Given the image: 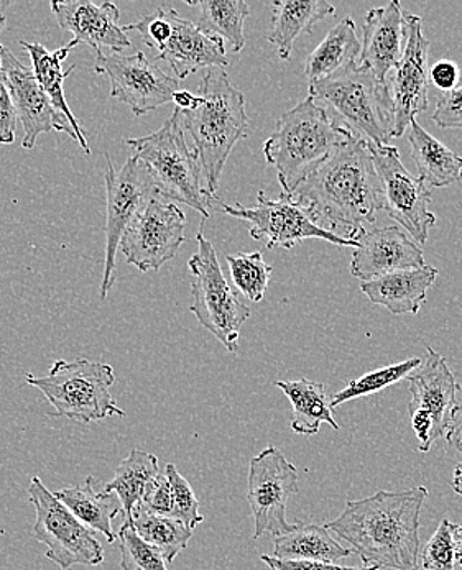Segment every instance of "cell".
Segmentation results:
<instances>
[{
  "label": "cell",
  "mask_w": 462,
  "mask_h": 570,
  "mask_svg": "<svg viewBox=\"0 0 462 570\" xmlns=\"http://www.w3.org/2000/svg\"><path fill=\"white\" fill-rule=\"evenodd\" d=\"M292 196L324 230L354 242L384 210L374 158L358 137L341 145Z\"/></svg>",
  "instance_id": "obj_1"
},
{
  "label": "cell",
  "mask_w": 462,
  "mask_h": 570,
  "mask_svg": "<svg viewBox=\"0 0 462 570\" xmlns=\"http://www.w3.org/2000/svg\"><path fill=\"white\" fill-rule=\"evenodd\" d=\"M426 499L425 487H415L350 500L326 528L350 542L364 568L420 570V517Z\"/></svg>",
  "instance_id": "obj_2"
},
{
  "label": "cell",
  "mask_w": 462,
  "mask_h": 570,
  "mask_svg": "<svg viewBox=\"0 0 462 570\" xmlns=\"http://www.w3.org/2000/svg\"><path fill=\"white\" fill-rule=\"evenodd\" d=\"M178 110V109H175ZM183 130L195 141L206 189L216 196L224 167L237 141L249 134L246 98L223 68H209L189 109L178 110Z\"/></svg>",
  "instance_id": "obj_3"
},
{
  "label": "cell",
  "mask_w": 462,
  "mask_h": 570,
  "mask_svg": "<svg viewBox=\"0 0 462 570\" xmlns=\"http://www.w3.org/2000/svg\"><path fill=\"white\" fill-rule=\"evenodd\" d=\"M354 137L308 96L277 120L274 134L264 144L265 160L277 169L285 195H293L341 145Z\"/></svg>",
  "instance_id": "obj_4"
},
{
  "label": "cell",
  "mask_w": 462,
  "mask_h": 570,
  "mask_svg": "<svg viewBox=\"0 0 462 570\" xmlns=\"http://www.w3.org/2000/svg\"><path fill=\"white\" fill-rule=\"evenodd\" d=\"M309 98L340 117V126L365 141L389 145L393 138L391 86L362 65L309 82Z\"/></svg>",
  "instance_id": "obj_5"
},
{
  "label": "cell",
  "mask_w": 462,
  "mask_h": 570,
  "mask_svg": "<svg viewBox=\"0 0 462 570\" xmlns=\"http://www.w3.org/2000/svg\"><path fill=\"white\" fill-rule=\"evenodd\" d=\"M126 144L136 151L134 157L142 164L155 191L170 202L193 207L201 214L203 219L212 216L216 196L206 189L201 165L186 144L178 110L157 132L129 138Z\"/></svg>",
  "instance_id": "obj_6"
},
{
  "label": "cell",
  "mask_w": 462,
  "mask_h": 570,
  "mask_svg": "<svg viewBox=\"0 0 462 570\" xmlns=\"http://www.w3.org/2000/svg\"><path fill=\"white\" fill-rule=\"evenodd\" d=\"M116 382L109 364L88 358L57 361L45 376L27 375V383L43 393L53 406L51 416L89 424L107 417H126L110 389Z\"/></svg>",
  "instance_id": "obj_7"
},
{
  "label": "cell",
  "mask_w": 462,
  "mask_h": 570,
  "mask_svg": "<svg viewBox=\"0 0 462 570\" xmlns=\"http://www.w3.org/2000/svg\"><path fill=\"white\" fill-rule=\"evenodd\" d=\"M198 252L189 258L191 272V313L230 354L239 351L240 327L252 311L237 295L223 275L212 242L199 230L196 235Z\"/></svg>",
  "instance_id": "obj_8"
},
{
  "label": "cell",
  "mask_w": 462,
  "mask_h": 570,
  "mask_svg": "<svg viewBox=\"0 0 462 570\" xmlns=\"http://www.w3.org/2000/svg\"><path fill=\"white\" fill-rule=\"evenodd\" d=\"M27 493L36 508L33 539L47 548L48 561L61 570L105 562V549L95 533L45 487L40 476H33Z\"/></svg>",
  "instance_id": "obj_9"
},
{
  "label": "cell",
  "mask_w": 462,
  "mask_h": 570,
  "mask_svg": "<svg viewBox=\"0 0 462 570\" xmlns=\"http://www.w3.org/2000/svg\"><path fill=\"white\" fill-rule=\"evenodd\" d=\"M186 216L181 207L158 191L151 193L120 238L127 264L140 272H157L177 257L185 244Z\"/></svg>",
  "instance_id": "obj_10"
},
{
  "label": "cell",
  "mask_w": 462,
  "mask_h": 570,
  "mask_svg": "<svg viewBox=\"0 0 462 570\" xmlns=\"http://www.w3.org/2000/svg\"><path fill=\"white\" fill-rule=\"evenodd\" d=\"M223 213L250 223V237L265 242V247L271 250L277 247L292 250L306 238H321L340 247L357 248V242L347 240L320 227L308 209L285 193H282L281 198L271 199L264 191H258L255 206L223 204Z\"/></svg>",
  "instance_id": "obj_11"
},
{
  "label": "cell",
  "mask_w": 462,
  "mask_h": 570,
  "mask_svg": "<svg viewBox=\"0 0 462 570\" xmlns=\"http://www.w3.org/2000/svg\"><path fill=\"white\" fill-rule=\"evenodd\" d=\"M426 354L422 367L409 376L410 420L422 452L430 451L434 441L446 436L462 390L446 358L431 347H426Z\"/></svg>",
  "instance_id": "obj_12"
},
{
  "label": "cell",
  "mask_w": 462,
  "mask_h": 570,
  "mask_svg": "<svg viewBox=\"0 0 462 570\" xmlns=\"http://www.w3.org/2000/svg\"><path fill=\"white\" fill-rule=\"evenodd\" d=\"M367 147L381 179L384 210L405 227L416 244H426L431 227L436 224V216L430 210L433 193L422 179L403 167L395 147L372 141H367Z\"/></svg>",
  "instance_id": "obj_13"
},
{
  "label": "cell",
  "mask_w": 462,
  "mask_h": 570,
  "mask_svg": "<svg viewBox=\"0 0 462 570\" xmlns=\"http://www.w3.org/2000/svg\"><path fill=\"white\" fill-rule=\"evenodd\" d=\"M298 493V470L278 448L264 449L250 459L247 502L254 517V539L282 537L295 524L286 521V504Z\"/></svg>",
  "instance_id": "obj_14"
},
{
  "label": "cell",
  "mask_w": 462,
  "mask_h": 570,
  "mask_svg": "<svg viewBox=\"0 0 462 570\" xmlns=\"http://www.w3.org/2000/svg\"><path fill=\"white\" fill-rule=\"evenodd\" d=\"M106 255L99 296L106 299L112 288L116 272L117 248L120 238L129 227L148 196L155 191L147 171L136 157H130L120 169L114 168L112 160L106 155Z\"/></svg>",
  "instance_id": "obj_15"
},
{
  "label": "cell",
  "mask_w": 462,
  "mask_h": 570,
  "mask_svg": "<svg viewBox=\"0 0 462 570\" xmlns=\"http://www.w3.org/2000/svg\"><path fill=\"white\" fill-rule=\"evenodd\" d=\"M96 72H105L110 81V96L127 104L137 117L157 110L174 101L179 89L178 79L171 78L150 61L142 51L136 55H98Z\"/></svg>",
  "instance_id": "obj_16"
},
{
  "label": "cell",
  "mask_w": 462,
  "mask_h": 570,
  "mask_svg": "<svg viewBox=\"0 0 462 570\" xmlns=\"http://www.w3.org/2000/svg\"><path fill=\"white\" fill-rule=\"evenodd\" d=\"M403 33H405V47H403L402 60L395 67L391 89L393 112H395L393 137H402L415 117L425 112L430 106V98H427L430 40L423 33V20L415 13H403Z\"/></svg>",
  "instance_id": "obj_17"
},
{
  "label": "cell",
  "mask_w": 462,
  "mask_h": 570,
  "mask_svg": "<svg viewBox=\"0 0 462 570\" xmlns=\"http://www.w3.org/2000/svg\"><path fill=\"white\" fill-rule=\"evenodd\" d=\"M0 65L6 75L9 86L10 98L16 107L17 119L22 120L23 140L22 147L32 150L36 147L38 135L58 130L70 135L72 140L78 141L79 148L86 155H91L88 138L81 137L75 129L55 112L47 95L40 88L32 69L23 67L9 48L0 45Z\"/></svg>",
  "instance_id": "obj_18"
},
{
  "label": "cell",
  "mask_w": 462,
  "mask_h": 570,
  "mask_svg": "<svg viewBox=\"0 0 462 570\" xmlns=\"http://www.w3.org/2000/svg\"><path fill=\"white\" fill-rule=\"evenodd\" d=\"M51 13L65 32L72 33L76 43H86L96 55L120 53L132 47L122 27L116 3L89 0H53Z\"/></svg>",
  "instance_id": "obj_19"
},
{
  "label": "cell",
  "mask_w": 462,
  "mask_h": 570,
  "mask_svg": "<svg viewBox=\"0 0 462 570\" xmlns=\"http://www.w3.org/2000/svg\"><path fill=\"white\" fill-rule=\"evenodd\" d=\"M425 265L422 247L396 226L365 230L357 238L351 273L361 282Z\"/></svg>",
  "instance_id": "obj_20"
},
{
  "label": "cell",
  "mask_w": 462,
  "mask_h": 570,
  "mask_svg": "<svg viewBox=\"0 0 462 570\" xmlns=\"http://www.w3.org/2000/svg\"><path fill=\"white\" fill-rule=\"evenodd\" d=\"M157 61H167L175 79L183 81L201 68H223L229 65L224 40L209 37L191 20L183 19L171 10V32L158 50Z\"/></svg>",
  "instance_id": "obj_21"
},
{
  "label": "cell",
  "mask_w": 462,
  "mask_h": 570,
  "mask_svg": "<svg viewBox=\"0 0 462 570\" xmlns=\"http://www.w3.org/2000/svg\"><path fill=\"white\" fill-rule=\"evenodd\" d=\"M403 9L399 0L371 9L364 19L358 65L371 69L379 79L387 81V75L402 60L405 47Z\"/></svg>",
  "instance_id": "obj_22"
},
{
  "label": "cell",
  "mask_w": 462,
  "mask_h": 570,
  "mask_svg": "<svg viewBox=\"0 0 462 570\" xmlns=\"http://www.w3.org/2000/svg\"><path fill=\"white\" fill-rule=\"evenodd\" d=\"M438 269L431 265L400 269L389 275L361 282V292L368 302L387 307L395 316L419 314L426 302L427 289L436 282Z\"/></svg>",
  "instance_id": "obj_23"
},
{
  "label": "cell",
  "mask_w": 462,
  "mask_h": 570,
  "mask_svg": "<svg viewBox=\"0 0 462 570\" xmlns=\"http://www.w3.org/2000/svg\"><path fill=\"white\" fill-rule=\"evenodd\" d=\"M58 500L91 531L105 534L107 542L117 541L112 521L122 513V504L116 493L106 492L105 483L89 475L85 482L55 493Z\"/></svg>",
  "instance_id": "obj_24"
},
{
  "label": "cell",
  "mask_w": 462,
  "mask_h": 570,
  "mask_svg": "<svg viewBox=\"0 0 462 570\" xmlns=\"http://www.w3.org/2000/svg\"><path fill=\"white\" fill-rule=\"evenodd\" d=\"M272 32L268 41L277 48L281 60L292 58L293 45L303 33H312L313 27L336 9L326 0H275L272 3Z\"/></svg>",
  "instance_id": "obj_25"
},
{
  "label": "cell",
  "mask_w": 462,
  "mask_h": 570,
  "mask_svg": "<svg viewBox=\"0 0 462 570\" xmlns=\"http://www.w3.org/2000/svg\"><path fill=\"white\" fill-rule=\"evenodd\" d=\"M409 141L419 178L427 188H446L462 181V157L427 134L416 120L410 124Z\"/></svg>",
  "instance_id": "obj_26"
},
{
  "label": "cell",
  "mask_w": 462,
  "mask_h": 570,
  "mask_svg": "<svg viewBox=\"0 0 462 570\" xmlns=\"http://www.w3.org/2000/svg\"><path fill=\"white\" fill-rule=\"evenodd\" d=\"M76 45L78 43L71 40L67 47L50 51L41 43H29V41L20 40V47L26 48L27 53L32 58L33 76H36L38 85L47 95L55 112L63 117L81 137H86L85 130L81 129L75 114L71 112L70 106H68L63 88L65 79L76 69V67H71L68 71H63V61L67 60L68 55H70Z\"/></svg>",
  "instance_id": "obj_27"
},
{
  "label": "cell",
  "mask_w": 462,
  "mask_h": 570,
  "mask_svg": "<svg viewBox=\"0 0 462 570\" xmlns=\"http://www.w3.org/2000/svg\"><path fill=\"white\" fill-rule=\"evenodd\" d=\"M362 43L357 27L351 17L337 22L324 40L306 58L305 76L309 82L320 81L334 72L353 67L361 58Z\"/></svg>",
  "instance_id": "obj_28"
},
{
  "label": "cell",
  "mask_w": 462,
  "mask_h": 570,
  "mask_svg": "<svg viewBox=\"0 0 462 570\" xmlns=\"http://www.w3.org/2000/svg\"><path fill=\"white\" fill-rule=\"evenodd\" d=\"M275 386L281 389L292 403V430L296 434L315 436L323 423L340 431V423L334 420L331 396L327 395L323 383L303 379L296 382H275Z\"/></svg>",
  "instance_id": "obj_29"
},
{
  "label": "cell",
  "mask_w": 462,
  "mask_h": 570,
  "mask_svg": "<svg viewBox=\"0 0 462 570\" xmlns=\"http://www.w3.org/2000/svg\"><path fill=\"white\" fill-rule=\"evenodd\" d=\"M323 524L296 523L292 531L274 538V558L288 561L336 562L353 556Z\"/></svg>",
  "instance_id": "obj_30"
},
{
  "label": "cell",
  "mask_w": 462,
  "mask_h": 570,
  "mask_svg": "<svg viewBox=\"0 0 462 570\" xmlns=\"http://www.w3.org/2000/svg\"><path fill=\"white\" fill-rule=\"evenodd\" d=\"M158 459L150 452L132 449L120 462L114 479L105 483L106 492L116 493L122 504L124 521L132 520L134 511L142 502L145 489L158 475Z\"/></svg>",
  "instance_id": "obj_31"
},
{
  "label": "cell",
  "mask_w": 462,
  "mask_h": 570,
  "mask_svg": "<svg viewBox=\"0 0 462 570\" xmlns=\"http://www.w3.org/2000/svg\"><path fill=\"white\" fill-rule=\"evenodd\" d=\"M199 9V17L196 26L201 32L209 37H217L227 40L233 45L234 53H240L246 47V35L244 23L250 16V7L243 0H201V2H189Z\"/></svg>",
  "instance_id": "obj_32"
},
{
  "label": "cell",
  "mask_w": 462,
  "mask_h": 570,
  "mask_svg": "<svg viewBox=\"0 0 462 570\" xmlns=\"http://www.w3.org/2000/svg\"><path fill=\"white\" fill-rule=\"evenodd\" d=\"M130 523L147 544L154 546L160 552L167 564H171L179 552L188 548L195 534V531L189 530L175 518L151 513L142 504L134 511Z\"/></svg>",
  "instance_id": "obj_33"
},
{
  "label": "cell",
  "mask_w": 462,
  "mask_h": 570,
  "mask_svg": "<svg viewBox=\"0 0 462 570\" xmlns=\"http://www.w3.org/2000/svg\"><path fill=\"white\" fill-rule=\"evenodd\" d=\"M423 358L413 357L400 364L389 365V367L375 370L357 380H351L346 389L331 395V406L336 407L340 404L351 402V400L362 399V396L374 395L389 386L395 385L400 380L409 376L422 367Z\"/></svg>",
  "instance_id": "obj_34"
},
{
  "label": "cell",
  "mask_w": 462,
  "mask_h": 570,
  "mask_svg": "<svg viewBox=\"0 0 462 570\" xmlns=\"http://www.w3.org/2000/svg\"><path fill=\"white\" fill-rule=\"evenodd\" d=\"M226 261L237 292L252 303H261L272 275V267L265 264L261 252L229 254Z\"/></svg>",
  "instance_id": "obj_35"
},
{
  "label": "cell",
  "mask_w": 462,
  "mask_h": 570,
  "mask_svg": "<svg viewBox=\"0 0 462 570\" xmlns=\"http://www.w3.org/2000/svg\"><path fill=\"white\" fill-rule=\"evenodd\" d=\"M117 541L122 570H168L167 562L154 546L147 544L134 530L130 521H122Z\"/></svg>",
  "instance_id": "obj_36"
},
{
  "label": "cell",
  "mask_w": 462,
  "mask_h": 570,
  "mask_svg": "<svg viewBox=\"0 0 462 570\" xmlns=\"http://www.w3.org/2000/svg\"><path fill=\"white\" fill-rule=\"evenodd\" d=\"M164 472L167 473L168 480H170L171 497H174L171 518L195 531V528L205 521V517L199 513V502L195 492H193V487L189 485L188 480L178 472L174 464L165 465Z\"/></svg>",
  "instance_id": "obj_37"
},
{
  "label": "cell",
  "mask_w": 462,
  "mask_h": 570,
  "mask_svg": "<svg viewBox=\"0 0 462 570\" xmlns=\"http://www.w3.org/2000/svg\"><path fill=\"white\" fill-rule=\"evenodd\" d=\"M453 524L448 518L441 521L436 533L426 542L422 552V569L454 570L456 551H454Z\"/></svg>",
  "instance_id": "obj_38"
},
{
  "label": "cell",
  "mask_w": 462,
  "mask_h": 570,
  "mask_svg": "<svg viewBox=\"0 0 462 570\" xmlns=\"http://www.w3.org/2000/svg\"><path fill=\"white\" fill-rule=\"evenodd\" d=\"M140 504L151 513L171 517L174 497H171L170 480H168L167 473L158 472V475L148 483Z\"/></svg>",
  "instance_id": "obj_39"
},
{
  "label": "cell",
  "mask_w": 462,
  "mask_h": 570,
  "mask_svg": "<svg viewBox=\"0 0 462 570\" xmlns=\"http://www.w3.org/2000/svg\"><path fill=\"white\" fill-rule=\"evenodd\" d=\"M433 122L441 129L462 130V81L451 91L443 92L434 109Z\"/></svg>",
  "instance_id": "obj_40"
},
{
  "label": "cell",
  "mask_w": 462,
  "mask_h": 570,
  "mask_svg": "<svg viewBox=\"0 0 462 570\" xmlns=\"http://www.w3.org/2000/svg\"><path fill=\"white\" fill-rule=\"evenodd\" d=\"M17 112L10 98L6 75L0 65V145L12 144L16 140Z\"/></svg>",
  "instance_id": "obj_41"
},
{
  "label": "cell",
  "mask_w": 462,
  "mask_h": 570,
  "mask_svg": "<svg viewBox=\"0 0 462 570\" xmlns=\"http://www.w3.org/2000/svg\"><path fill=\"white\" fill-rule=\"evenodd\" d=\"M261 561L272 570H381L379 568H344L333 562L320 561H288V559H277L274 556H262Z\"/></svg>",
  "instance_id": "obj_42"
},
{
  "label": "cell",
  "mask_w": 462,
  "mask_h": 570,
  "mask_svg": "<svg viewBox=\"0 0 462 570\" xmlns=\"http://www.w3.org/2000/svg\"><path fill=\"white\" fill-rule=\"evenodd\" d=\"M427 78H430V82L434 88L448 92L456 88L458 82H460V68H458L454 61L440 60L430 68Z\"/></svg>",
  "instance_id": "obj_43"
},
{
  "label": "cell",
  "mask_w": 462,
  "mask_h": 570,
  "mask_svg": "<svg viewBox=\"0 0 462 570\" xmlns=\"http://www.w3.org/2000/svg\"><path fill=\"white\" fill-rule=\"evenodd\" d=\"M446 441L450 448L462 454V403L456 404L451 413L450 428L446 431Z\"/></svg>",
  "instance_id": "obj_44"
},
{
  "label": "cell",
  "mask_w": 462,
  "mask_h": 570,
  "mask_svg": "<svg viewBox=\"0 0 462 570\" xmlns=\"http://www.w3.org/2000/svg\"><path fill=\"white\" fill-rule=\"evenodd\" d=\"M175 102V109L178 110H186L189 109V107L193 106V102H195V96L191 95L189 91H178L174 95V101Z\"/></svg>",
  "instance_id": "obj_45"
},
{
  "label": "cell",
  "mask_w": 462,
  "mask_h": 570,
  "mask_svg": "<svg viewBox=\"0 0 462 570\" xmlns=\"http://www.w3.org/2000/svg\"><path fill=\"white\" fill-rule=\"evenodd\" d=\"M453 541L454 551H456V562H460L462 568V523L453 524Z\"/></svg>",
  "instance_id": "obj_46"
},
{
  "label": "cell",
  "mask_w": 462,
  "mask_h": 570,
  "mask_svg": "<svg viewBox=\"0 0 462 570\" xmlns=\"http://www.w3.org/2000/svg\"><path fill=\"white\" fill-rule=\"evenodd\" d=\"M453 490L458 493V495L462 497V464L454 469Z\"/></svg>",
  "instance_id": "obj_47"
},
{
  "label": "cell",
  "mask_w": 462,
  "mask_h": 570,
  "mask_svg": "<svg viewBox=\"0 0 462 570\" xmlns=\"http://www.w3.org/2000/svg\"><path fill=\"white\" fill-rule=\"evenodd\" d=\"M6 16H0V33H2V30L6 29Z\"/></svg>",
  "instance_id": "obj_48"
}]
</instances>
